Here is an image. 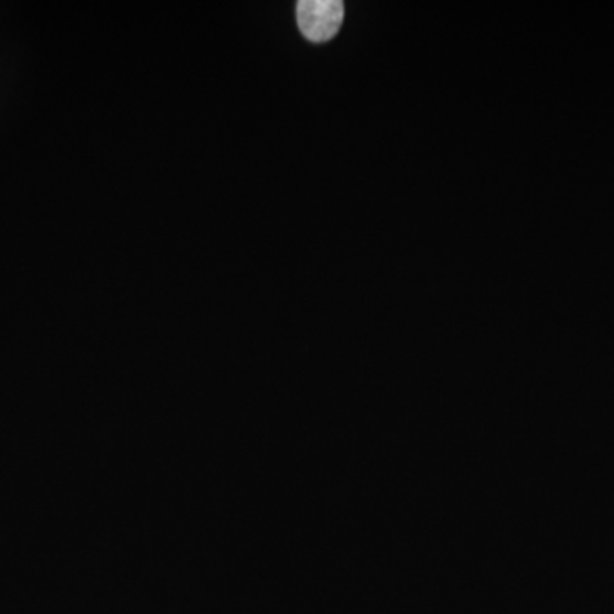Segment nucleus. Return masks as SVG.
I'll list each match as a JSON object with an SVG mask.
<instances>
[{
  "label": "nucleus",
  "instance_id": "obj_1",
  "mask_svg": "<svg viewBox=\"0 0 614 614\" xmlns=\"http://www.w3.org/2000/svg\"><path fill=\"white\" fill-rule=\"evenodd\" d=\"M345 6L340 0H301L298 4V24L305 40L324 43L342 28Z\"/></svg>",
  "mask_w": 614,
  "mask_h": 614
}]
</instances>
